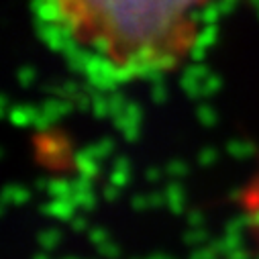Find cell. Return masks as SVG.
I'll return each instance as SVG.
<instances>
[{"label":"cell","instance_id":"2","mask_svg":"<svg viewBox=\"0 0 259 259\" xmlns=\"http://www.w3.org/2000/svg\"><path fill=\"white\" fill-rule=\"evenodd\" d=\"M35 163L53 176H68L78 167V147L61 126H47L33 135L31 141Z\"/></svg>","mask_w":259,"mask_h":259},{"label":"cell","instance_id":"1","mask_svg":"<svg viewBox=\"0 0 259 259\" xmlns=\"http://www.w3.org/2000/svg\"><path fill=\"white\" fill-rule=\"evenodd\" d=\"M219 0H31L39 31L82 68L114 82L178 72Z\"/></svg>","mask_w":259,"mask_h":259}]
</instances>
